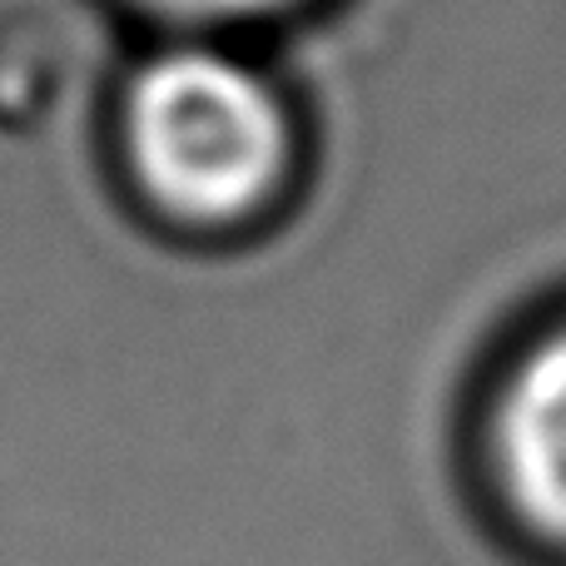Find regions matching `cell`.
<instances>
[{
  "instance_id": "cell-2",
  "label": "cell",
  "mask_w": 566,
  "mask_h": 566,
  "mask_svg": "<svg viewBox=\"0 0 566 566\" xmlns=\"http://www.w3.org/2000/svg\"><path fill=\"white\" fill-rule=\"evenodd\" d=\"M482 472L497 512L566 557V308L527 333L482 412Z\"/></svg>"
},
{
  "instance_id": "cell-3",
  "label": "cell",
  "mask_w": 566,
  "mask_h": 566,
  "mask_svg": "<svg viewBox=\"0 0 566 566\" xmlns=\"http://www.w3.org/2000/svg\"><path fill=\"white\" fill-rule=\"evenodd\" d=\"M175 15H254V10H274L283 0H149Z\"/></svg>"
},
{
  "instance_id": "cell-1",
  "label": "cell",
  "mask_w": 566,
  "mask_h": 566,
  "mask_svg": "<svg viewBox=\"0 0 566 566\" xmlns=\"http://www.w3.org/2000/svg\"><path fill=\"white\" fill-rule=\"evenodd\" d=\"M129 155L149 195L175 214L234 219L283 175L289 129L254 70L209 50H175L135 80Z\"/></svg>"
}]
</instances>
